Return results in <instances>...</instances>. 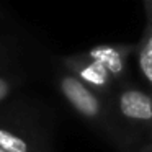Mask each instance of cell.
<instances>
[{
  "label": "cell",
  "instance_id": "6da1fadb",
  "mask_svg": "<svg viewBox=\"0 0 152 152\" xmlns=\"http://www.w3.org/2000/svg\"><path fill=\"white\" fill-rule=\"evenodd\" d=\"M118 115L132 126L136 136L144 131L151 132L152 126V93L131 83H121L116 92Z\"/></svg>",
  "mask_w": 152,
  "mask_h": 152
},
{
  "label": "cell",
  "instance_id": "7a4b0ae2",
  "mask_svg": "<svg viewBox=\"0 0 152 152\" xmlns=\"http://www.w3.org/2000/svg\"><path fill=\"white\" fill-rule=\"evenodd\" d=\"M61 90L64 96L70 102V105L82 116L88 119H96V121L103 119L105 106L100 96L75 75H64L61 79Z\"/></svg>",
  "mask_w": 152,
  "mask_h": 152
},
{
  "label": "cell",
  "instance_id": "3957f363",
  "mask_svg": "<svg viewBox=\"0 0 152 152\" xmlns=\"http://www.w3.org/2000/svg\"><path fill=\"white\" fill-rule=\"evenodd\" d=\"M134 51L136 46H96L88 51V57L102 64L115 80L124 83L123 79L128 69V59Z\"/></svg>",
  "mask_w": 152,
  "mask_h": 152
},
{
  "label": "cell",
  "instance_id": "277c9868",
  "mask_svg": "<svg viewBox=\"0 0 152 152\" xmlns=\"http://www.w3.org/2000/svg\"><path fill=\"white\" fill-rule=\"evenodd\" d=\"M134 53L137 56L139 75L145 85V90L152 93V20L149 17H145L144 33Z\"/></svg>",
  "mask_w": 152,
  "mask_h": 152
},
{
  "label": "cell",
  "instance_id": "5b68a950",
  "mask_svg": "<svg viewBox=\"0 0 152 152\" xmlns=\"http://www.w3.org/2000/svg\"><path fill=\"white\" fill-rule=\"evenodd\" d=\"M77 72H79V77H77V79L82 80L85 85L88 83L90 87H93V88H96V90H103V92H110V90L115 88L116 80L113 79V75L100 62L92 61L90 57L85 62L77 66Z\"/></svg>",
  "mask_w": 152,
  "mask_h": 152
},
{
  "label": "cell",
  "instance_id": "8992f818",
  "mask_svg": "<svg viewBox=\"0 0 152 152\" xmlns=\"http://www.w3.org/2000/svg\"><path fill=\"white\" fill-rule=\"evenodd\" d=\"M0 149L5 152H28L26 142L5 129H0Z\"/></svg>",
  "mask_w": 152,
  "mask_h": 152
},
{
  "label": "cell",
  "instance_id": "52a82bcc",
  "mask_svg": "<svg viewBox=\"0 0 152 152\" xmlns=\"http://www.w3.org/2000/svg\"><path fill=\"white\" fill-rule=\"evenodd\" d=\"M8 92H10V87H8V83L5 82L2 77H0V102L5 98V96L8 95Z\"/></svg>",
  "mask_w": 152,
  "mask_h": 152
},
{
  "label": "cell",
  "instance_id": "ba28073f",
  "mask_svg": "<svg viewBox=\"0 0 152 152\" xmlns=\"http://www.w3.org/2000/svg\"><path fill=\"white\" fill-rule=\"evenodd\" d=\"M144 7H145V17H149L152 20V0H145Z\"/></svg>",
  "mask_w": 152,
  "mask_h": 152
},
{
  "label": "cell",
  "instance_id": "9c48e42d",
  "mask_svg": "<svg viewBox=\"0 0 152 152\" xmlns=\"http://www.w3.org/2000/svg\"><path fill=\"white\" fill-rule=\"evenodd\" d=\"M136 152H152V144L149 142V144H145V145H142V147H139Z\"/></svg>",
  "mask_w": 152,
  "mask_h": 152
},
{
  "label": "cell",
  "instance_id": "30bf717a",
  "mask_svg": "<svg viewBox=\"0 0 152 152\" xmlns=\"http://www.w3.org/2000/svg\"><path fill=\"white\" fill-rule=\"evenodd\" d=\"M149 136H151V144H152V126H151V132H149Z\"/></svg>",
  "mask_w": 152,
  "mask_h": 152
},
{
  "label": "cell",
  "instance_id": "8fae6325",
  "mask_svg": "<svg viewBox=\"0 0 152 152\" xmlns=\"http://www.w3.org/2000/svg\"><path fill=\"white\" fill-rule=\"evenodd\" d=\"M0 152H5V151H2V149H0Z\"/></svg>",
  "mask_w": 152,
  "mask_h": 152
}]
</instances>
